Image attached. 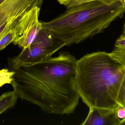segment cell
Returning <instances> with one entry per match:
<instances>
[{"mask_svg": "<svg viewBox=\"0 0 125 125\" xmlns=\"http://www.w3.org/2000/svg\"><path fill=\"white\" fill-rule=\"evenodd\" d=\"M76 61L69 53L61 52L58 56L14 70L11 84L18 98L45 113L73 114L80 98L76 85Z\"/></svg>", "mask_w": 125, "mask_h": 125, "instance_id": "6da1fadb", "label": "cell"}, {"mask_svg": "<svg viewBox=\"0 0 125 125\" xmlns=\"http://www.w3.org/2000/svg\"><path fill=\"white\" fill-rule=\"evenodd\" d=\"M125 68L109 53L98 51L77 60L75 82L80 98L89 108H117Z\"/></svg>", "mask_w": 125, "mask_h": 125, "instance_id": "7a4b0ae2", "label": "cell"}, {"mask_svg": "<svg viewBox=\"0 0 125 125\" xmlns=\"http://www.w3.org/2000/svg\"><path fill=\"white\" fill-rule=\"evenodd\" d=\"M125 12L120 0H95L68 8L56 18L41 23L42 28L55 33L70 46L103 32Z\"/></svg>", "mask_w": 125, "mask_h": 125, "instance_id": "3957f363", "label": "cell"}, {"mask_svg": "<svg viewBox=\"0 0 125 125\" xmlns=\"http://www.w3.org/2000/svg\"><path fill=\"white\" fill-rule=\"evenodd\" d=\"M65 46V42L58 35L42 28L29 47L18 56L8 58L9 67L14 71L22 66L41 62Z\"/></svg>", "mask_w": 125, "mask_h": 125, "instance_id": "277c9868", "label": "cell"}, {"mask_svg": "<svg viewBox=\"0 0 125 125\" xmlns=\"http://www.w3.org/2000/svg\"><path fill=\"white\" fill-rule=\"evenodd\" d=\"M41 8L36 7L24 15L18 21L14 28L13 43L23 49L29 47L42 28L39 20Z\"/></svg>", "mask_w": 125, "mask_h": 125, "instance_id": "5b68a950", "label": "cell"}, {"mask_svg": "<svg viewBox=\"0 0 125 125\" xmlns=\"http://www.w3.org/2000/svg\"><path fill=\"white\" fill-rule=\"evenodd\" d=\"M44 0H5L0 4V26L20 19L34 7L41 8Z\"/></svg>", "mask_w": 125, "mask_h": 125, "instance_id": "8992f818", "label": "cell"}, {"mask_svg": "<svg viewBox=\"0 0 125 125\" xmlns=\"http://www.w3.org/2000/svg\"><path fill=\"white\" fill-rule=\"evenodd\" d=\"M117 109H110L91 107L82 125H120L122 120L117 116Z\"/></svg>", "mask_w": 125, "mask_h": 125, "instance_id": "52a82bcc", "label": "cell"}, {"mask_svg": "<svg viewBox=\"0 0 125 125\" xmlns=\"http://www.w3.org/2000/svg\"><path fill=\"white\" fill-rule=\"evenodd\" d=\"M110 56L125 68V36L121 34L117 40Z\"/></svg>", "mask_w": 125, "mask_h": 125, "instance_id": "ba28073f", "label": "cell"}, {"mask_svg": "<svg viewBox=\"0 0 125 125\" xmlns=\"http://www.w3.org/2000/svg\"><path fill=\"white\" fill-rule=\"evenodd\" d=\"M14 90L7 92L0 96V115L8 109L13 108L18 98Z\"/></svg>", "mask_w": 125, "mask_h": 125, "instance_id": "9c48e42d", "label": "cell"}, {"mask_svg": "<svg viewBox=\"0 0 125 125\" xmlns=\"http://www.w3.org/2000/svg\"><path fill=\"white\" fill-rule=\"evenodd\" d=\"M14 71H10L7 69L0 70V88L6 84H11L13 80Z\"/></svg>", "mask_w": 125, "mask_h": 125, "instance_id": "30bf717a", "label": "cell"}, {"mask_svg": "<svg viewBox=\"0 0 125 125\" xmlns=\"http://www.w3.org/2000/svg\"><path fill=\"white\" fill-rule=\"evenodd\" d=\"M15 25L9 30L0 40V51L4 49L11 43H13L14 39V28Z\"/></svg>", "mask_w": 125, "mask_h": 125, "instance_id": "8fae6325", "label": "cell"}, {"mask_svg": "<svg viewBox=\"0 0 125 125\" xmlns=\"http://www.w3.org/2000/svg\"><path fill=\"white\" fill-rule=\"evenodd\" d=\"M117 102L119 105L125 109V73L118 92Z\"/></svg>", "mask_w": 125, "mask_h": 125, "instance_id": "7c38bea8", "label": "cell"}, {"mask_svg": "<svg viewBox=\"0 0 125 125\" xmlns=\"http://www.w3.org/2000/svg\"><path fill=\"white\" fill-rule=\"evenodd\" d=\"M20 19V18L8 21L0 26V40L9 30L17 24Z\"/></svg>", "mask_w": 125, "mask_h": 125, "instance_id": "4fadbf2b", "label": "cell"}, {"mask_svg": "<svg viewBox=\"0 0 125 125\" xmlns=\"http://www.w3.org/2000/svg\"><path fill=\"white\" fill-rule=\"evenodd\" d=\"M93 0H72L68 3L67 5H65V6L67 9H68L72 7L79 5L86 2H89V1Z\"/></svg>", "mask_w": 125, "mask_h": 125, "instance_id": "5bb4252c", "label": "cell"}, {"mask_svg": "<svg viewBox=\"0 0 125 125\" xmlns=\"http://www.w3.org/2000/svg\"><path fill=\"white\" fill-rule=\"evenodd\" d=\"M117 114L120 119L122 120L125 117V109L121 106L119 105L117 109Z\"/></svg>", "mask_w": 125, "mask_h": 125, "instance_id": "9a60e30c", "label": "cell"}, {"mask_svg": "<svg viewBox=\"0 0 125 125\" xmlns=\"http://www.w3.org/2000/svg\"><path fill=\"white\" fill-rule=\"evenodd\" d=\"M72 0H57L59 3L65 6L67 5L68 3Z\"/></svg>", "mask_w": 125, "mask_h": 125, "instance_id": "2e32d148", "label": "cell"}, {"mask_svg": "<svg viewBox=\"0 0 125 125\" xmlns=\"http://www.w3.org/2000/svg\"><path fill=\"white\" fill-rule=\"evenodd\" d=\"M122 34L125 35V23H124V26H123V32Z\"/></svg>", "mask_w": 125, "mask_h": 125, "instance_id": "e0dca14e", "label": "cell"}, {"mask_svg": "<svg viewBox=\"0 0 125 125\" xmlns=\"http://www.w3.org/2000/svg\"><path fill=\"white\" fill-rule=\"evenodd\" d=\"M120 125H125V117L121 121Z\"/></svg>", "mask_w": 125, "mask_h": 125, "instance_id": "ac0fdd59", "label": "cell"}, {"mask_svg": "<svg viewBox=\"0 0 125 125\" xmlns=\"http://www.w3.org/2000/svg\"><path fill=\"white\" fill-rule=\"evenodd\" d=\"M122 2V3L124 5L125 7V0H120Z\"/></svg>", "mask_w": 125, "mask_h": 125, "instance_id": "d6986e66", "label": "cell"}, {"mask_svg": "<svg viewBox=\"0 0 125 125\" xmlns=\"http://www.w3.org/2000/svg\"><path fill=\"white\" fill-rule=\"evenodd\" d=\"M5 0H0V4H1Z\"/></svg>", "mask_w": 125, "mask_h": 125, "instance_id": "ffe728a7", "label": "cell"}]
</instances>
